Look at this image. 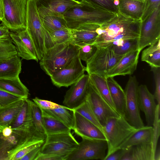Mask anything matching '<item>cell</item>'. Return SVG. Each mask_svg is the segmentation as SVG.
I'll return each instance as SVG.
<instances>
[{"instance_id":"obj_1","label":"cell","mask_w":160,"mask_h":160,"mask_svg":"<svg viewBox=\"0 0 160 160\" xmlns=\"http://www.w3.org/2000/svg\"><path fill=\"white\" fill-rule=\"evenodd\" d=\"M142 22L141 19L131 18L118 11L98 28V35L93 44L105 48L119 40L139 38Z\"/></svg>"},{"instance_id":"obj_2","label":"cell","mask_w":160,"mask_h":160,"mask_svg":"<svg viewBox=\"0 0 160 160\" xmlns=\"http://www.w3.org/2000/svg\"><path fill=\"white\" fill-rule=\"evenodd\" d=\"M46 137L35 130L12 129L8 126L0 127V160H12L22 149L45 141Z\"/></svg>"},{"instance_id":"obj_3","label":"cell","mask_w":160,"mask_h":160,"mask_svg":"<svg viewBox=\"0 0 160 160\" xmlns=\"http://www.w3.org/2000/svg\"><path fill=\"white\" fill-rule=\"evenodd\" d=\"M116 13L81 2L69 8L63 16L68 28L72 30L87 23L101 25L113 17Z\"/></svg>"},{"instance_id":"obj_4","label":"cell","mask_w":160,"mask_h":160,"mask_svg":"<svg viewBox=\"0 0 160 160\" xmlns=\"http://www.w3.org/2000/svg\"><path fill=\"white\" fill-rule=\"evenodd\" d=\"M78 47L68 42L46 49L40 60L42 70L50 77L77 56Z\"/></svg>"},{"instance_id":"obj_5","label":"cell","mask_w":160,"mask_h":160,"mask_svg":"<svg viewBox=\"0 0 160 160\" xmlns=\"http://www.w3.org/2000/svg\"><path fill=\"white\" fill-rule=\"evenodd\" d=\"M138 129L131 125L124 117L120 116L108 119L102 126L103 132L108 144L105 158L117 150L124 141Z\"/></svg>"},{"instance_id":"obj_6","label":"cell","mask_w":160,"mask_h":160,"mask_svg":"<svg viewBox=\"0 0 160 160\" xmlns=\"http://www.w3.org/2000/svg\"><path fill=\"white\" fill-rule=\"evenodd\" d=\"M1 1L4 15L0 25L13 32L26 29L28 0Z\"/></svg>"},{"instance_id":"obj_7","label":"cell","mask_w":160,"mask_h":160,"mask_svg":"<svg viewBox=\"0 0 160 160\" xmlns=\"http://www.w3.org/2000/svg\"><path fill=\"white\" fill-rule=\"evenodd\" d=\"M26 29L34 46L38 58L40 60L46 51V30L38 13L36 0H28Z\"/></svg>"},{"instance_id":"obj_8","label":"cell","mask_w":160,"mask_h":160,"mask_svg":"<svg viewBox=\"0 0 160 160\" xmlns=\"http://www.w3.org/2000/svg\"><path fill=\"white\" fill-rule=\"evenodd\" d=\"M124 55L116 54L112 46L98 48L92 57L86 62V71L88 74H94L106 78L108 72Z\"/></svg>"},{"instance_id":"obj_9","label":"cell","mask_w":160,"mask_h":160,"mask_svg":"<svg viewBox=\"0 0 160 160\" xmlns=\"http://www.w3.org/2000/svg\"><path fill=\"white\" fill-rule=\"evenodd\" d=\"M82 139L77 148L68 155L65 160H104L108 149L107 141Z\"/></svg>"},{"instance_id":"obj_10","label":"cell","mask_w":160,"mask_h":160,"mask_svg":"<svg viewBox=\"0 0 160 160\" xmlns=\"http://www.w3.org/2000/svg\"><path fill=\"white\" fill-rule=\"evenodd\" d=\"M138 83L135 76H130L124 91L125 95V118L135 128L145 126L141 118L138 99Z\"/></svg>"},{"instance_id":"obj_11","label":"cell","mask_w":160,"mask_h":160,"mask_svg":"<svg viewBox=\"0 0 160 160\" xmlns=\"http://www.w3.org/2000/svg\"><path fill=\"white\" fill-rule=\"evenodd\" d=\"M79 144L71 132L48 135L40 152L67 156L76 149Z\"/></svg>"},{"instance_id":"obj_12","label":"cell","mask_w":160,"mask_h":160,"mask_svg":"<svg viewBox=\"0 0 160 160\" xmlns=\"http://www.w3.org/2000/svg\"><path fill=\"white\" fill-rule=\"evenodd\" d=\"M86 101L102 126L109 118L120 116L101 95L90 79Z\"/></svg>"},{"instance_id":"obj_13","label":"cell","mask_w":160,"mask_h":160,"mask_svg":"<svg viewBox=\"0 0 160 160\" xmlns=\"http://www.w3.org/2000/svg\"><path fill=\"white\" fill-rule=\"evenodd\" d=\"M86 69V67L77 56L50 77L52 82L56 86L68 87L80 78L84 74Z\"/></svg>"},{"instance_id":"obj_14","label":"cell","mask_w":160,"mask_h":160,"mask_svg":"<svg viewBox=\"0 0 160 160\" xmlns=\"http://www.w3.org/2000/svg\"><path fill=\"white\" fill-rule=\"evenodd\" d=\"M160 39V6L142 22L139 38L138 49L153 44Z\"/></svg>"},{"instance_id":"obj_15","label":"cell","mask_w":160,"mask_h":160,"mask_svg":"<svg viewBox=\"0 0 160 160\" xmlns=\"http://www.w3.org/2000/svg\"><path fill=\"white\" fill-rule=\"evenodd\" d=\"M89 81L88 74H84L72 84L66 93L63 103L64 106L75 109L85 101Z\"/></svg>"},{"instance_id":"obj_16","label":"cell","mask_w":160,"mask_h":160,"mask_svg":"<svg viewBox=\"0 0 160 160\" xmlns=\"http://www.w3.org/2000/svg\"><path fill=\"white\" fill-rule=\"evenodd\" d=\"M10 35L18 56L26 60H32L38 62L34 46L26 29L16 32L10 31Z\"/></svg>"},{"instance_id":"obj_17","label":"cell","mask_w":160,"mask_h":160,"mask_svg":"<svg viewBox=\"0 0 160 160\" xmlns=\"http://www.w3.org/2000/svg\"><path fill=\"white\" fill-rule=\"evenodd\" d=\"M41 19L46 16H63L71 8L81 3L76 0H36Z\"/></svg>"},{"instance_id":"obj_18","label":"cell","mask_w":160,"mask_h":160,"mask_svg":"<svg viewBox=\"0 0 160 160\" xmlns=\"http://www.w3.org/2000/svg\"><path fill=\"white\" fill-rule=\"evenodd\" d=\"M75 121L73 130L82 138L100 139L107 141L103 132L97 126L75 112Z\"/></svg>"},{"instance_id":"obj_19","label":"cell","mask_w":160,"mask_h":160,"mask_svg":"<svg viewBox=\"0 0 160 160\" xmlns=\"http://www.w3.org/2000/svg\"><path fill=\"white\" fill-rule=\"evenodd\" d=\"M140 52L137 49L125 54L108 72L106 78L117 76L132 74L136 69Z\"/></svg>"},{"instance_id":"obj_20","label":"cell","mask_w":160,"mask_h":160,"mask_svg":"<svg viewBox=\"0 0 160 160\" xmlns=\"http://www.w3.org/2000/svg\"><path fill=\"white\" fill-rule=\"evenodd\" d=\"M138 99L140 109L145 115L147 126H152L157 104L153 94L145 85L138 87Z\"/></svg>"},{"instance_id":"obj_21","label":"cell","mask_w":160,"mask_h":160,"mask_svg":"<svg viewBox=\"0 0 160 160\" xmlns=\"http://www.w3.org/2000/svg\"><path fill=\"white\" fill-rule=\"evenodd\" d=\"M100 25L87 23L79 26L77 28L70 30L72 38V43L78 47L93 44L98 34L97 31Z\"/></svg>"},{"instance_id":"obj_22","label":"cell","mask_w":160,"mask_h":160,"mask_svg":"<svg viewBox=\"0 0 160 160\" xmlns=\"http://www.w3.org/2000/svg\"><path fill=\"white\" fill-rule=\"evenodd\" d=\"M31 102L28 98L24 99L21 110L8 127L12 129L35 130L32 121Z\"/></svg>"},{"instance_id":"obj_23","label":"cell","mask_w":160,"mask_h":160,"mask_svg":"<svg viewBox=\"0 0 160 160\" xmlns=\"http://www.w3.org/2000/svg\"><path fill=\"white\" fill-rule=\"evenodd\" d=\"M110 96L117 112L125 118V95L124 91L113 77L106 78Z\"/></svg>"},{"instance_id":"obj_24","label":"cell","mask_w":160,"mask_h":160,"mask_svg":"<svg viewBox=\"0 0 160 160\" xmlns=\"http://www.w3.org/2000/svg\"><path fill=\"white\" fill-rule=\"evenodd\" d=\"M153 133L152 126H145L132 133L118 147V149L128 148L142 143H152Z\"/></svg>"},{"instance_id":"obj_25","label":"cell","mask_w":160,"mask_h":160,"mask_svg":"<svg viewBox=\"0 0 160 160\" xmlns=\"http://www.w3.org/2000/svg\"><path fill=\"white\" fill-rule=\"evenodd\" d=\"M152 143H142L132 146L121 160H154Z\"/></svg>"},{"instance_id":"obj_26","label":"cell","mask_w":160,"mask_h":160,"mask_svg":"<svg viewBox=\"0 0 160 160\" xmlns=\"http://www.w3.org/2000/svg\"><path fill=\"white\" fill-rule=\"evenodd\" d=\"M118 11L131 18L141 20L144 8V2L133 0H119Z\"/></svg>"},{"instance_id":"obj_27","label":"cell","mask_w":160,"mask_h":160,"mask_svg":"<svg viewBox=\"0 0 160 160\" xmlns=\"http://www.w3.org/2000/svg\"><path fill=\"white\" fill-rule=\"evenodd\" d=\"M0 89L23 99L28 98L29 94V90L22 83L19 77L0 78Z\"/></svg>"},{"instance_id":"obj_28","label":"cell","mask_w":160,"mask_h":160,"mask_svg":"<svg viewBox=\"0 0 160 160\" xmlns=\"http://www.w3.org/2000/svg\"><path fill=\"white\" fill-rule=\"evenodd\" d=\"M21 66V60L17 55L0 62V78L19 77Z\"/></svg>"},{"instance_id":"obj_29","label":"cell","mask_w":160,"mask_h":160,"mask_svg":"<svg viewBox=\"0 0 160 160\" xmlns=\"http://www.w3.org/2000/svg\"><path fill=\"white\" fill-rule=\"evenodd\" d=\"M72 40L71 31L68 28L61 29L52 32L46 30L45 36V45L46 49L56 45Z\"/></svg>"},{"instance_id":"obj_30","label":"cell","mask_w":160,"mask_h":160,"mask_svg":"<svg viewBox=\"0 0 160 160\" xmlns=\"http://www.w3.org/2000/svg\"><path fill=\"white\" fill-rule=\"evenodd\" d=\"M25 99H21L6 106L0 107V127L8 126L21 110Z\"/></svg>"},{"instance_id":"obj_31","label":"cell","mask_w":160,"mask_h":160,"mask_svg":"<svg viewBox=\"0 0 160 160\" xmlns=\"http://www.w3.org/2000/svg\"><path fill=\"white\" fill-rule=\"evenodd\" d=\"M41 109L46 136L71 132V129L44 110Z\"/></svg>"},{"instance_id":"obj_32","label":"cell","mask_w":160,"mask_h":160,"mask_svg":"<svg viewBox=\"0 0 160 160\" xmlns=\"http://www.w3.org/2000/svg\"><path fill=\"white\" fill-rule=\"evenodd\" d=\"M43 110L62 122L71 130H73L75 121V111L74 109L64 105L62 107L53 109Z\"/></svg>"},{"instance_id":"obj_33","label":"cell","mask_w":160,"mask_h":160,"mask_svg":"<svg viewBox=\"0 0 160 160\" xmlns=\"http://www.w3.org/2000/svg\"><path fill=\"white\" fill-rule=\"evenodd\" d=\"M142 52L141 59L151 67H160V39Z\"/></svg>"},{"instance_id":"obj_34","label":"cell","mask_w":160,"mask_h":160,"mask_svg":"<svg viewBox=\"0 0 160 160\" xmlns=\"http://www.w3.org/2000/svg\"><path fill=\"white\" fill-rule=\"evenodd\" d=\"M88 75L91 82L111 107L116 112L110 96L107 78L96 74Z\"/></svg>"},{"instance_id":"obj_35","label":"cell","mask_w":160,"mask_h":160,"mask_svg":"<svg viewBox=\"0 0 160 160\" xmlns=\"http://www.w3.org/2000/svg\"><path fill=\"white\" fill-rule=\"evenodd\" d=\"M138 44L139 38H136L117 41L113 42L111 46L116 54L124 55L138 49Z\"/></svg>"},{"instance_id":"obj_36","label":"cell","mask_w":160,"mask_h":160,"mask_svg":"<svg viewBox=\"0 0 160 160\" xmlns=\"http://www.w3.org/2000/svg\"><path fill=\"white\" fill-rule=\"evenodd\" d=\"M41 20L44 28L49 32L68 28L63 16H46Z\"/></svg>"},{"instance_id":"obj_37","label":"cell","mask_w":160,"mask_h":160,"mask_svg":"<svg viewBox=\"0 0 160 160\" xmlns=\"http://www.w3.org/2000/svg\"><path fill=\"white\" fill-rule=\"evenodd\" d=\"M32 121L35 130L46 136L41 109L33 102H31Z\"/></svg>"},{"instance_id":"obj_38","label":"cell","mask_w":160,"mask_h":160,"mask_svg":"<svg viewBox=\"0 0 160 160\" xmlns=\"http://www.w3.org/2000/svg\"><path fill=\"white\" fill-rule=\"evenodd\" d=\"M75 110L76 112L94 124L103 132L102 126L86 101Z\"/></svg>"},{"instance_id":"obj_39","label":"cell","mask_w":160,"mask_h":160,"mask_svg":"<svg viewBox=\"0 0 160 160\" xmlns=\"http://www.w3.org/2000/svg\"><path fill=\"white\" fill-rule=\"evenodd\" d=\"M80 1L92 6L103 8L116 13L118 12V7L115 6L114 0H80Z\"/></svg>"},{"instance_id":"obj_40","label":"cell","mask_w":160,"mask_h":160,"mask_svg":"<svg viewBox=\"0 0 160 160\" xmlns=\"http://www.w3.org/2000/svg\"><path fill=\"white\" fill-rule=\"evenodd\" d=\"M160 105L158 104L157 105L155 118L152 125L153 133L152 145L154 154L158 144V141L160 136Z\"/></svg>"},{"instance_id":"obj_41","label":"cell","mask_w":160,"mask_h":160,"mask_svg":"<svg viewBox=\"0 0 160 160\" xmlns=\"http://www.w3.org/2000/svg\"><path fill=\"white\" fill-rule=\"evenodd\" d=\"M97 48L93 44L78 47L77 56L81 60L86 62L94 55Z\"/></svg>"},{"instance_id":"obj_42","label":"cell","mask_w":160,"mask_h":160,"mask_svg":"<svg viewBox=\"0 0 160 160\" xmlns=\"http://www.w3.org/2000/svg\"><path fill=\"white\" fill-rule=\"evenodd\" d=\"M160 0H145L143 13L141 18L142 22L160 6Z\"/></svg>"},{"instance_id":"obj_43","label":"cell","mask_w":160,"mask_h":160,"mask_svg":"<svg viewBox=\"0 0 160 160\" xmlns=\"http://www.w3.org/2000/svg\"><path fill=\"white\" fill-rule=\"evenodd\" d=\"M21 99L23 98L0 89V107L6 106Z\"/></svg>"},{"instance_id":"obj_44","label":"cell","mask_w":160,"mask_h":160,"mask_svg":"<svg viewBox=\"0 0 160 160\" xmlns=\"http://www.w3.org/2000/svg\"><path fill=\"white\" fill-rule=\"evenodd\" d=\"M151 71L154 75L155 84V91L153 95L158 104L160 105V67H151Z\"/></svg>"},{"instance_id":"obj_45","label":"cell","mask_w":160,"mask_h":160,"mask_svg":"<svg viewBox=\"0 0 160 160\" xmlns=\"http://www.w3.org/2000/svg\"><path fill=\"white\" fill-rule=\"evenodd\" d=\"M33 102L40 108L44 110H52L62 107L64 105H61L51 101L40 99L35 97L32 99Z\"/></svg>"},{"instance_id":"obj_46","label":"cell","mask_w":160,"mask_h":160,"mask_svg":"<svg viewBox=\"0 0 160 160\" xmlns=\"http://www.w3.org/2000/svg\"><path fill=\"white\" fill-rule=\"evenodd\" d=\"M44 141L34 143L23 148L14 155L12 160H20L22 158L34 148L42 146Z\"/></svg>"},{"instance_id":"obj_47","label":"cell","mask_w":160,"mask_h":160,"mask_svg":"<svg viewBox=\"0 0 160 160\" xmlns=\"http://www.w3.org/2000/svg\"><path fill=\"white\" fill-rule=\"evenodd\" d=\"M66 156L52 154H44L40 152L35 160H65Z\"/></svg>"},{"instance_id":"obj_48","label":"cell","mask_w":160,"mask_h":160,"mask_svg":"<svg viewBox=\"0 0 160 160\" xmlns=\"http://www.w3.org/2000/svg\"><path fill=\"white\" fill-rule=\"evenodd\" d=\"M128 149V148L118 149L105 158L104 160H121Z\"/></svg>"},{"instance_id":"obj_49","label":"cell","mask_w":160,"mask_h":160,"mask_svg":"<svg viewBox=\"0 0 160 160\" xmlns=\"http://www.w3.org/2000/svg\"><path fill=\"white\" fill-rule=\"evenodd\" d=\"M42 146H39L34 148L22 158L20 160H35L41 150Z\"/></svg>"},{"instance_id":"obj_50","label":"cell","mask_w":160,"mask_h":160,"mask_svg":"<svg viewBox=\"0 0 160 160\" xmlns=\"http://www.w3.org/2000/svg\"><path fill=\"white\" fill-rule=\"evenodd\" d=\"M10 31L5 26L0 25V40L11 38Z\"/></svg>"},{"instance_id":"obj_51","label":"cell","mask_w":160,"mask_h":160,"mask_svg":"<svg viewBox=\"0 0 160 160\" xmlns=\"http://www.w3.org/2000/svg\"><path fill=\"white\" fill-rule=\"evenodd\" d=\"M160 160V146L157 145L155 151L154 156V160Z\"/></svg>"},{"instance_id":"obj_52","label":"cell","mask_w":160,"mask_h":160,"mask_svg":"<svg viewBox=\"0 0 160 160\" xmlns=\"http://www.w3.org/2000/svg\"><path fill=\"white\" fill-rule=\"evenodd\" d=\"M3 10L1 0H0V21H2L3 17Z\"/></svg>"},{"instance_id":"obj_53","label":"cell","mask_w":160,"mask_h":160,"mask_svg":"<svg viewBox=\"0 0 160 160\" xmlns=\"http://www.w3.org/2000/svg\"><path fill=\"white\" fill-rule=\"evenodd\" d=\"M119 3V0H114V5L118 7V5Z\"/></svg>"},{"instance_id":"obj_54","label":"cell","mask_w":160,"mask_h":160,"mask_svg":"<svg viewBox=\"0 0 160 160\" xmlns=\"http://www.w3.org/2000/svg\"><path fill=\"white\" fill-rule=\"evenodd\" d=\"M133 0L139 1H141V2H144L145 1V0Z\"/></svg>"},{"instance_id":"obj_55","label":"cell","mask_w":160,"mask_h":160,"mask_svg":"<svg viewBox=\"0 0 160 160\" xmlns=\"http://www.w3.org/2000/svg\"><path fill=\"white\" fill-rule=\"evenodd\" d=\"M4 43V42H0V46L3 44Z\"/></svg>"}]
</instances>
